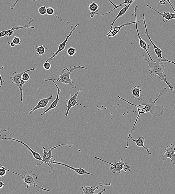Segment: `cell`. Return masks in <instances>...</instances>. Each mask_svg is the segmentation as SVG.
<instances>
[{
    "mask_svg": "<svg viewBox=\"0 0 175 194\" xmlns=\"http://www.w3.org/2000/svg\"><path fill=\"white\" fill-rule=\"evenodd\" d=\"M7 171L12 172L13 174L18 175L21 176V180L24 182L25 185L27 186L26 190L28 189L29 186H31L34 189V191L36 193L38 192L40 190L50 191V190L44 189L40 186L39 185V182L38 181V176L36 174L33 173L32 170H30L27 172L25 171L22 172V174H19L16 172L10 171L6 168Z\"/></svg>",
    "mask_w": 175,
    "mask_h": 194,
    "instance_id": "3",
    "label": "cell"
},
{
    "mask_svg": "<svg viewBox=\"0 0 175 194\" xmlns=\"http://www.w3.org/2000/svg\"><path fill=\"white\" fill-rule=\"evenodd\" d=\"M68 146V147L70 146H73V145L62 144L58 145L57 146L55 147H50V149H49V151H48V152H46L45 150V148L44 147H42V148H43V156H42V163L36 164L35 166H42V165H43L44 163H45L46 164V166H47V165H48V166H50V168H51V170L49 171V173L50 174L53 173V172H54L53 169L52 168V166L49 164H52V162L54 161H55V159H54L53 158V156L52 155V152L53 149L58 148V147L60 146Z\"/></svg>",
    "mask_w": 175,
    "mask_h": 194,
    "instance_id": "6",
    "label": "cell"
},
{
    "mask_svg": "<svg viewBox=\"0 0 175 194\" xmlns=\"http://www.w3.org/2000/svg\"><path fill=\"white\" fill-rule=\"evenodd\" d=\"M79 26V24H77L74 27V28H73V26H71V32H70L68 35L67 36V37L66 38L65 40H64L63 42H62V43H60L59 44V47H58L57 51H56V52H54V53L53 54H52V55L51 56V57L48 58V59L47 60V61H46V62H48L49 61H51V60L54 59V58H55L56 56H57L58 54H59L60 52H61L62 51H63V50L65 49V48L66 47V44H67V43L68 42V39L69 38H70V37L71 36L72 34L73 31L74 30H75V29Z\"/></svg>",
    "mask_w": 175,
    "mask_h": 194,
    "instance_id": "11",
    "label": "cell"
},
{
    "mask_svg": "<svg viewBox=\"0 0 175 194\" xmlns=\"http://www.w3.org/2000/svg\"><path fill=\"white\" fill-rule=\"evenodd\" d=\"M90 18H94L95 15H98V11H96L92 12H90Z\"/></svg>",
    "mask_w": 175,
    "mask_h": 194,
    "instance_id": "36",
    "label": "cell"
},
{
    "mask_svg": "<svg viewBox=\"0 0 175 194\" xmlns=\"http://www.w3.org/2000/svg\"><path fill=\"white\" fill-rule=\"evenodd\" d=\"M81 92L82 90H81L77 91V92L75 93V94H71V98L68 99V100H66L65 101L66 106L67 107V109L66 110L65 116H67L68 115L69 110L72 108H73V107L77 106V105H80L83 107L88 109L86 107L78 103L77 101V97L78 96L79 93Z\"/></svg>",
    "mask_w": 175,
    "mask_h": 194,
    "instance_id": "8",
    "label": "cell"
},
{
    "mask_svg": "<svg viewBox=\"0 0 175 194\" xmlns=\"http://www.w3.org/2000/svg\"><path fill=\"white\" fill-rule=\"evenodd\" d=\"M30 79L31 77L27 73V72H26L23 74L22 75V77H21V79H23V80L26 81V82H28L29 79Z\"/></svg>",
    "mask_w": 175,
    "mask_h": 194,
    "instance_id": "28",
    "label": "cell"
},
{
    "mask_svg": "<svg viewBox=\"0 0 175 194\" xmlns=\"http://www.w3.org/2000/svg\"><path fill=\"white\" fill-rule=\"evenodd\" d=\"M79 69H82L89 70L87 68L81 66V65L74 66L72 65L70 67V69L67 68H65L62 70V73L59 75L58 79H53L52 77H50L49 79H52L54 81H57L61 82L65 84H69L71 85L72 89H76L77 87L74 84L72 79L70 78V75L74 70Z\"/></svg>",
    "mask_w": 175,
    "mask_h": 194,
    "instance_id": "4",
    "label": "cell"
},
{
    "mask_svg": "<svg viewBox=\"0 0 175 194\" xmlns=\"http://www.w3.org/2000/svg\"><path fill=\"white\" fill-rule=\"evenodd\" d=\"M34 48L36 50V54L41 57L44 55L48 48L45 45H41L40 46L36 45L34 46Z\"/></svg>",
    "mask_w": 175,
    "mask_h": 194,
    "instance_id": "24",
    "label": "cell"
},
{
    "mask_svg": "<svg viewBox=\"0 0 175 194\" xmlns=\"http://www.w3.org/2000/svg\"><path fill=\"white\" fill-rule=\"evenodd\" d=\"M47 8L45 6L41 7L38 8V13L41 15H44L46 14Z\"/></svg>",
    "mask_w": 175,
    "mask_h": 194,
    "instance_id": "29",
    "label": "cell"
},
{
    "mask_svg": "<svg viewBox=\"0 0 175 194\" xmlns=\"http://www.w3.org/2000/svg\"></svg>",
    "mask_w": 175,
    "mask_h": 194,
    "instance_id": "45",
    "label": "cell"
},
{
    "mask_svg": "<svg viewBox=\"0 0 175 194\" xmlns=\"http://www.w3.org/2000/svg\"><path fill=\"white\" fill-rule=\"evenodd\" d=\"M4 69L3 67H0V70H1V69ZM4 82H5V80H4V79L2 78L1 75V73H0V83H0V87H2V86L3 83Z\"/></svg>",
    "mask_w": 175,
    "mask_h": 194,
    "instance_id": "34",
    "label": "cell"
},
{
    "mask_svg": "<svg viewBox=\"0 0 175 194\" xmlns=\"http://www.w3.org/2000/svg\"><path fill=\"white\" fill-rule=\"evenodd\" d=\"M71 148L76 149V150L78 151H79V152L83 153L84 154L88 155L89 156L94 157V158L97 159V160L102 161L106 162V163L111 165L112 166H110L109 167L112 173H116V172H118L119 174H120L121 173L122 170H123L124 172H129L130 171V170H131V166H129L128 163H126L124 162L123 160H122V159H120L119 161L118 162H115L113 163H111L103 160L102 159L98 158V157L87 154V153L86 152H83V151L79 150V149L75 148L73 147H72Z\"/></svg>",
    "mask_w": 175,
    "mask_h": 194,
    "instance_id": "5",
    "label": "cell"
},
{
    "mask_svg": "<svg viewBox=\"0 0 175 194\" xmlns=\"http://www.w3.org/2000/svg\"><path fill=\"white\" fill-rule=\"evenodd\" d=\"M167 147L165 148V151L164 154H162V157L163 161L167 160V158H170L171 160V162L173 164H175V146L172 143L170 144V146L166 145Z\"/></svg>",
    "mask_w": 175,
    "mask_h": 194,
    "instance_id": "12",
    "label": "cell"
},
{
    "mask_svg": "<svg viewBox=\"0 0 175 194\" xmlns=\"http://www.w3.org/2000/svg\"><path fill=\"white\" fill-rule=\"evenodd\" d=\"M4 186V183H3V181H0V189L2 188Z\"/></svg>",
    "mask_w": 175,
    "mask_h": 194,
    "instance_id": "40",
    "label": "cell"
},
{
    "mask_svg": "<svg viewBox=\"0 0 175 194\" xmlns=\"http://www.w3.org/2000/svg\"><path fill=\"white\" fill-rule=\"evenodd\" d=\"M166 1H167V2H168V3H169L170 4V5L171 6V7H172V9L173 10V11H174V12L175 13V9L173 7V6L172 4V3H171V2L170 1V0H166Z\"/></svg>",
    "mask_w": 175,
    "mask_h": 194,
    "instance_id": "41",
    "label": "cell"
},
{
    "mask_svg": "<svg viewBox=\"0 0 175 194\" xmlns=\"http://www.w3.org/2000/svg\"><path fill=\"white\" fill-rule=\"evenodd\" d=\"M146 6L147 7H149V8L156 12L159 15H161L163 17V21L164 23L167 22L170 20H172V19H175V13H173L170 12H164L163 13H161L158 11L157 9L153 8L150 6L148 5L147 4Z\"/></svg>",
    "mask_w": 175,
    "mask_h": 194,
    "instance_id": "18",
    "label": "cell"
},
{
    "mask_svg": "<svg viewBox=\"0 0 175 194\" xmlns=\"http://www.w3.org/2000/svg\"><path fill=\"white\" fill-rule=\"evenodd\" d=\"M7 170L4 166H2L0 168V177L3 178L6 174Z\"/></svg>",
    "mask_w": 175,
    "mask_h": 194,
    "instance_id": "30",
    "label": "cell"
},
{
    "mask_svg": "<svg viewBox=\"0 0 175 194\" xmlns=\"http://www.w3.org/2000/svg\"><path fill=\"white\" fill-rule=\"evenodd\" d=\"M105 191H106V189H102L101 190V191L100 192H99L98 193H96V194H102Z\"/></svg>",
    "mask_w": 175,
    "mask_h": 194,
    "instance_id": "42",
    "label": "cell"
},
{
    "mask_svg": "<svg viewBox=\"0 0 175 194\" xmlns=\"http://www.w3.org/2000/svg\"><path fill=\"white\" fill-rule=\"evenodd\" d=\"M138 23H135L136 25V30H137L138 38L139 40V46L143 50H144L145 51L147 52L149 58L152 61H154L152 59V58H151L150 55L149 53V52L148 51V49L150 48V46L149 44H148L146 43L144 41L143 39H142V38L141 37V36L140 35L138 31Z\"/></svg>",
    "mask_w": 175,
    "mask_h": 194,
    "instance_id": "19",
    "label": "cell"
},
{
    "mask_svg": "<svg viewBox=\"0 0 175 194\" xmlns=\"http://www.w3.org/2000/svg\"><path fill=\"white\" fill-rule=\"evenodd\" d=\"M131 4H130L129 5H125V7H124L123 8L120 10L119 12L118 13V14L117 16L116 17V18H114L113 21H112V23L111 24V26L110 28H111L113 27V25L115 23L117 19L118 18H119L120 17H122V15H124L125 13H126V12L127 11L128 9H129L130 6H131Z\"/></svg>",
    "mask_w": 175,
    "mask_h": 194,
    "instance_id": "23",
    "label": "cell"
},
{
    "mask_svg": "<svg viewBox=\"0 0 175 194\" xmlns=\"http://www.w3.org/2000/svg\"><path fill=\"white\" fill-rule=\"evenodd\" d=\"M144 59L149 69L150 74L156 77L158 76L161 81H164L171 91H174V88L170 83L167 80L166 75L165 74V67L162 64L161 59H158L155 61H152L149 58H147L143 55Z\"/></svg>",
    "mask_w": 175,
    "mask_h": 194,
    "instance_id": "2",
    "label": "cell"
},
{
    "mask_svg": "<svg viewBox=\"0 0 175 194\" xmlns=\"http://www.w3.org/2000/svg\"><path fill=\"white\" fill-rule=\"evenodd\" d=\"M135 1V0H124L123 3H122L118 5H117V6L115 7H114V8L113 9H112L111 11L109 12L105 13H103V14H101V16H102V15L109 14V13H112V11H114V10H115L116 9L118 8L122 7V6L124 4L126 5H129L130 4H132L133 3V2Z\"/></svg>",
    "mask_w": 175,
    "mask_h": 194,
    "instance_id": "25",
    "label": "cell"
},
{
    "mask_svg": "<svg viewBox=\"0 0 175 194\" xmlns=\"http://www.w3.org/2000/svg\"><path fill=\"white\" fill-rule=\"evenodd\" d=\"M33 21V19L31 18H30V21H29L28 24L24 26H19L13 27V28L8 30L1 31V32H0V38H3L5 36H11L14 33L15 30H19V29L24 28L34 29L35 28L34 27L29 26V25L32 23Z\"/></svg>",
    "mask_w": 175,
    "mask_h": 194,
    "instance_id": "10",
    "label": "cell"
},
{
    "mask_svg": "<svg viewBox=\"0 0 175 194\" xmlns=\"http://www.w3.org/2000/svg\"><path fill=\"white\" fill-rule=\"evenodd\" d=\"M167 92H168V90H167V89L164 87L160 91L158 96L156 100L154 101H153L152 98H151L149 100V104H142L139 105H137L132 103L128 101L125 100V99L122 98V97L118 96V98L121 99V100L124 101L128 103L131 105H132L137 107V111L128 112L127 113L136 112H138V113L137 117L136 118L135 123H134L133 127L132 128L131 132L128 135V138L126 139V142H128V140L129 139L130 136H131L132 134L133 133L135 126L137 123L138 119L139 116L141 114L147 113V112H149L154 117H156L157 116H160L162 115L164 110V106L162 105L159 106L156 105L155 103H156L157 101L161 96L167 94Z\"/></svg>",
    "mask_w": 175,
    "mask_h": 194,
    "instance_id": "1",
    "label": "cell"
},
{
    "mask_svg": "<svg viewBox=\"0 0 175 194\" xmlns=\"http://www.w3.org/2000/svg\"><path fill=\"white\" fill-rule=\"evenodd\" d=\"M52 164L61 165V166L67 167H68V168L71 169L73 170L74 171H75L76 172L77 174L79 175L87 174L89 175H92V173H89V172H87L86 170H85L84 169H83L82 168H75L74 167H73L69 166V165H68L64 164L62 162H56L55 161H54L52 162Z\"/></svg>",
    "mask_w": 175,
    "mask_h": 194,
    "instance_id": "20",
    "label": "cell"
},
{
    "mask_svg": "<svg viewBox=\"0 0 175 194\" xmlns=\"http://www.w3.org/2000/svg\"><path fill=\"white\" fill-rule=\"evenodd\" d=\"M129 139L131 140H132L134 141V142H135L136 143V145L138 147H143L146 150H147L148 153V155H152V156H154V155L149 152V150L150 149H148L147 147H146L144 145V141L145 140V139L142 136H140L138 139L137 140L134 139L133 137H132V135H131V136L130 137Z\"/></svg>",
    "mask_w": 175,
    "mask_h": 194,
    "instance_id": "21",
    "label": "cell"
},
{
    "mask_svg": "<svg viewBox=\"0 0 175 194\" xmlns=\"http://www.w3.org/2000/svg\"><path fill=\"white\" fill-rule=\"evenodd\" d=\"M8 44L10 45L11 47L13 48L15 47V45H16V44H15L14 43H13L12 42H8Z\"/></svg>",
    "mask_w": 175,
    "mask_h": 194,
    "instance_id": "39",
    "label": "cell"
},
{
    "mask_svg": "<svg viewBox=\"0 0 175 194\" xmlns=\"http://www.w3.org/2000/svg\"><path fill=\"white\" fill-rule=\"evenodd\" d=\"M131 90L132 96L135 100L139 101L142 100L143 95H141L142 90L140 86H135L132 88Z\"/></svg>",
    "mask_w": 175,
    "mask_h": 194,
    "instance_id": "22",
    "label": "cell"
},
{
    "mask_svg": "<svg viewBox=\"0 0 175 194\" xmlns=\"http://www.w3.org/2000/svg\"><path fill=\"white\" fill-rule=\"evenodd\" d=\"M143 16L144 25L146 30V32L145 33L146 35L148 38L151 44H152L153 48H154L155 53V54H156L157 57H158V58H159V59H162L163 57H162V50H161L160 48H159V47H158L157 45H155L154 43L153 42L152 40H151L148 31V30L146 23L145 20V15L144 14V13H143Z\"/></svg>",
    "mask_w": 175,
    "mask_h": 194,
    "instance_id": "14",
    "label": "cell"
},
{
    "mask_svg": "<svg viewBox=\"0 0 175 194\" xmlns=\"http://www.w3.org/2000/svg\"><path fill=\"white\" fill-rule=\"evenodd\" d=\"M3 132H6L9 134L10 137H11V134L7 130L4 129H0V136H1L2 133Z\"/></svg>",
    "mask_w": 175,
    "mask_h": 194,
    "instance_id": "37",
    "label": "cell"
},
{
    "mask_svg": "<svg viewBox=\"0 0 175 194\" xmlns=\"http://www.w3.org/2000/svg\"><path fill=\"white\" fill-rule=\"evenodd\" d=\"M44 81H52V82L54 83V84H55L56 88L57 89L58 92L57 96H56V98L55 100L50 105L49 107H48L47 109L46 110L43 112V113L41 114V116H43L45 114H46L47 112H48V111H49L50 110L53 109L55 108L56 107V106H57L58 102H59V96L60 93L62 92V90L60 89L59 86H58L57 84H56V83L55 82V81L52 79H45Z\"/></svg>",
    "mask_w": 175,
    "mask_h": 194,
    "instance_id": "13",
    "label": "cell"
},
{
    "mask_svg": "<svg viewBox=\"0 0 175 194\" xmlns=\"http://www.w3.org/2000/svg\"><path fill=\"white\" fill-rule=\"evenodd\" d=\"M100 5L95 3V2H91L90 4L88 5V9L90 12L98 11V9Z\"/></svg>",
    "mask_w": 175,
    "mask_h": 194,
    "instance_id": "26",
    "label": "cell"
},
{
    "mask_svg": "<svg viewBox=\"0 0 175 194\" xmlns=\"http://www.w3.org/2000/svg\"><path fill=\"white\" fill-rule=\"evenodd\" d=\"M43 67L44 69L46 70H48L50 69L51 68V64L48 62H45V63L43 64Z\"/></svg>",
    "mask_w": 175,
    "mask_h": 194,
    "instance_id": "33",
    "label": "cell"
},
{
    "mask_svg": "<svg viewBox=\"0 0 175 194\" xmlns=\"http://www.w3.org/2000/svg\"><path fill=\"white\" fill-rule=\"evenodd\" d=\"M52 98V95L47 98L41 99L37 103L36 106L34 108L31 110L29 112V114L31 115L35 110L38 109H42V108H46V107L48 106V103Z\"/></svg>",
    "mask_w": 175,
    "mask_h": 194,
    "instance_id": "15",
    "label": "cell"
},
{
    "mask_svg": "<svg viewBox=\"0 0 175 194\" xmlns=\"http://www.w3.org/2000/svg\"><path fill=\"white\" fill-rule=\"evenodd\" d=\"M55 12L54 10L52 7H48L47 8L46 13L48 15H53Z\"/></svg>",
    "mask_w": 175,
    "mask_h": 194,
    "instance_id": "31",
    "label": "cell"
},
{
    "mask_svg": "<svg viewBox=\"0 0 175 194\" xmlns=\"http://www.w3.org/2000/svg\"><path fill=\"white\" fill-rule=\"evenodd\" d=\"M33 1H37V0H32Z\"/></svg>",
    "mask_w": 175,
    "mask_h": 194,
    "instance_id": "44",
    "label": "cell"
},
{
    "mask_svg": "<svg viewBox=\"0 0 175 194\" xmlns=\"http://www.w3.org/2000/svg\"><path fill=\"white\" fill-rule=\"evenodd\" d=\"M108 1H109L110 3H112V4L113 5L114 7H115L117 6V5L113 3V2H112L111 0H108Z\"/></svg>",
    "mask_w": 175,
    "mask_h": 194,
    "instance_id": "43",
    "label": "cell"
},
{
    "mask_svg": "<svg viewBox=\"0 0 175 194\" xmlns=\"http://www.w3.org/2000/svg\"><path fill=\"white\" fill-rule=\"evenodd\" d=\"M161 62H162V63L164 62H168V63H172L175 65V63L174 61H170V60L167 59L165 57H163L162 59H161Z\"/></svg>",
    "mask_w": 175,
    "mask_h": 194,
    "instance_id": "35",
    "label": "cell"
},
{
    "mask_svg": "<svg viewBox=\"0 0 175 194\" xmlns=\"http://www.w3.org/2000/svg\"><path fill=\"white\" fill-rule=\"evenodd\" d=\"M19 1H20V0H16V1L11 6L10 8L11 9H13V8H14L15 6V5H16L18 3Z\"/></svg>",
    "mask_w": 175,
    "mask_h": 194,
    "instance_id": "38",
    "label": "cell"
},
{
    "mask_svg": "<svg viewBox=\"0 0 175 194\" xmlns=\"http://www.w3.org/2000/svg\"><path fill=\"white\" fill-rule=\"evenodd\" d=\"M68 55L70 57H72L75 55L76 53V49L73 47H70L68 48L67 51Z\"/></svg>",
    "mask_w": 175,
    "mask_h": 194,
    "instance_id": "27",
    "label": "cell"
},
{
    "mask_svg": "<svg viewBox=\"0 0 175 194\" xmlns=\"http://www.w3.org/2000/svg\"><path fill=\"white\" fill-rule=\"evenodd\" d=\"M36 70V68H34L32 69L27 70L22 73H18L16 72H13L11 76L10 77V79L11 80L12 83L13 84H16L19 88V83L21 79V77H22L23 74L26 72L34 71Z\"/></svg>",
    "mask_w": 175,
    "mask_h": 194,
    "instance_id": "16",
    "label": "cell"
},
{
    "mask_svg": "<svg viewBox=\"0 0 175 194\" xmlns=\"http://www.w3.org/2000/svg\"><path fill=\"white\" fill-rule=\"evenodd\" d=\"M111 185V183L102 184V183H99V185L96 187H92L89 186H84L82 187V193L84 194H96L95 192V191L99 189V187L103 186H110Z\"/></svg>",
    "mask_w": 175,
    "mask_h": 194,
    "instance_id": "17",
    "label": "cell"
},
{
    "mask_svg": "<svg viewBox=\"0 0 175 194\" xmlns=\"http://www.w3.org/2000/svg\"><path fill=\"white\" fill-rule=\"evenodd\" d=\"M12 42L17 45H20L21 44V40L17 36H15L13 38Z\"/></svg>",
    "mask_w": 175,
    "mask_h": 194,
    "instance_id": "32",
    "label": "cell"
},
{
    "mask_svg": "<svg viewBox=\"0 0 175 194\" xmlns=\"http://www.w3.org/2000/svg\"><path fill=\"white\" fill-rule=\"evenodd\" d=\"M4 140L7 141H17L18 142L21 143V144H22L23 145H24L25 146H26L27 148L30 151V152L32 153L33 156L35 159H36V160H38L42 161V158L41 156L39 154H38V153L36 152L35 151L33 150V149H31L30 146H29L26 144V143L23 142L21 140H18L13 138L11 137H9L7 136L6 135H3V137H0V140Z\"/></svg>",
    "mask_w": 175,
    "mask_h": 194,
    "instance_id": "9",
    "label": "cell"
},
{
    "mask_svg": "<svg viewBox=\"0 0 175 194\" xmlns=\"http://www.w3.org/2000/svg\"><path fill=\"white\" fill-rule=\"evenodd\" d=\"M138 8V6H136L135 8V11H134V13H135V22H127L124 24H122L121 26L118 27L114 26L112 27V28H110V30L109 32H108V34H107L106 36L107 38H111L113 37L114 36L116 35L117 34L118 32H119V31L120 30V29L124 26H130V25L135 24L136 23H143V20H140L139 21H137V15H136V13H137V9Z\"/></svg>",
    "mask_w": 175,
    "mask_h": 194,
    "instance_id": "7",
    "label": "cell"
}]
</instances>
